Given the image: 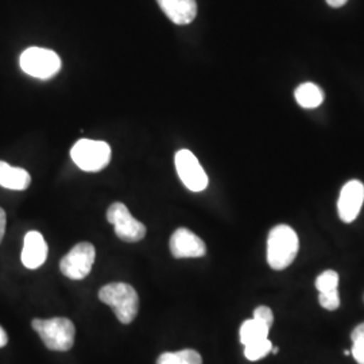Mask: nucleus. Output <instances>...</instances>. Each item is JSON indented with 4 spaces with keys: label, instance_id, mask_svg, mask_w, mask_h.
<instances>
[{
    "label": "nucleus",
    "instance_id": "412c9836",
    "mask_svg": "<svg viewBox=\"0 0 364 364\" xmlns=\"http://www.w3.org/2000/svg\"><path fill=\"white\" fill-rule=\"evenodd\" d=\"M352 356L358 362V364H364V341L363 340H355L352 341Z\"/></svg>",
    "mask_w": 364,
    "mask_h": 364
},
{
    "label": "nucleus",
    "instance_id": "f03ea898",
    "mask_svg": "<svg viewBox=\"0 0 364 364\" xmlns=\"http://www.w3.org/2000/svg\"><path fill=\"white\" fill-rule=\"evenodd\" d=\"M99 299L109 305L122 324H130L139 311V297L134 287L124 282L108 284L100 289Z\"/></svg>",
    "mask_w": 364,
    "mask_h": 364
},
{
    "label": "nucleus",
    "instance_id": "2eb2a0df",
    "mask_svg": "<svg viewBox=\"0 0 364 364\" xmlns=\"http://www.w3.org/2000/svg\"><path fill=\"white\" fill-rule=\"evenodd\" d=\"M269 333L270 328L252 317L251 320H246L240 326V341L243 346H247L254 341L269 338Z\"/></svg>",
    "mask_w": 364,
    "mask_h": 364
},
{
    "label": "nucleus",
    "instance_id": "9d476101",
    "mask_svg": "<svg viewBox=\"0 0 364 364\" xmlns=\"http://www.w3.org/2000/svg\"><path fill=\"white\" fill-rule=\"evenodd\" d=\"M364 203L363 182L348 181L340 192L338 201V218L344 223H352L360 213Z\"/></svg>",
    "mask_w": 364,
    "mask_h": 364
},
{
    "label": "nucleus",
    "instance_id": "ddd939ff",
    "mask_svg": "<svg viewBox=\"0 0 364 364\" xmlns=\"http://www.w3.org/2000/svg\"><path fill=\"white\" fill-rule=\"evenodd\" d=\"M31 177L22 168H14L7 162L0 161V186L11 191H25L30 186Z\"/></svg>",
    "mask_w": 364,
    "mask_h": 364
},
{
    "label": "nucleus",
    "instance_id": "bb28decb",
    "mask_svg": "<svg viewBox=\"0 0 364 364\" xmlns=\"http://www.w3.org/2000/svg\"><path fill=\"white\" fill-rule=\"evenodd\" d=\"M344 355H346V356H350V355H351V351H348V350H347V351L344 352Z\"/></svg>",
    "mask_w": 364,
    "mask_h": 364
},
{
    "label": "nucleus",
    "instance_id": "4468645a",
    "mask_svg": "<svg viewBox=\"0 0 364 364\" xmlns=\"http://www.w3.org/2000/svg\"><path fill=\"white\" fill-rule=\"evenodd\" d=\"M296 100L302 108H317L324 102V92L313 82H304L294 92Z\"/></svg>",
    "mask_w": 364,
    "mask_h": 364
},
{
    "label": "nucleus",
    "instance_id": "b1692460",
    "mask_svg": "<svg viewBox=\"0 0 364 364\" xmlns=\"http://www.w3.org/2000/svg\"><path fill=\"white\" fill-rule=\"evenodd\" d=\"M348 0H326V3L333 7V9H338V7H343Z\"/></svg>",
    "mask_w": 364,
    "mask_h": 364
},
{
    "label": "nucleus",
    "instance_id": "7ed1b4c3",
    "mask_svg": "<svg viewBox=\"0 0 364 364\" xmlns=\"http://www.w3.org/2000/svg\"><path fill=\"white\" fill-rule=\"evenodd\" d=\"M33 329L42 338L46 348L52 351H69L75 344L76 328L75 324L65 317H54L49 320L34 318Z\"/></svg>",
    "mask_w": 364,
    "mask_h": 364
},
{
    "label": "nucleus",
    "instance_id": "a878e982",
    "mask_svg": "<svg viewBox=\"0 0 364 364\" xmlns=\"http://www.w3.org/2000/svg\"><path fill=\"white\" fill-rule=\"evenodd\" d=\"M272 352H273L274 355H277V353H278V352H279V348H277V347H275V348H272Z\"/></svg>",
    "mask_w": 364,
    "mask_h": 364
},
{
    "label": "nucleus",
    "instance_id": "393cba45",
    "mask_svg": "<svg viewBox=\"0 0 364 364\" xmlns=\"http://www.w3.org/2000/svg\"><path fill=\"white\" fill-rule=\"evenodd\" d=\"M7 341H9L7 333H6V331L0 326V348H1V347H6V346H7Z\"/></svg>",
    "mask_w": 364,
    "mask_h": 364
},
{
    "label": "nucleus",
    "instance_id": "20e7f679",
    "mask_svg": "<svg viewBox=\"0 0 364 364\" xmlns=\"http://www.w3.org/2000/svg\"><path fill=\"white\" fill-rule=\"evenodd\" d=\"M19 65L28 76L48 80L60 72L63 63L60 55L50 49L33 46L21 54Z\"/></svg>",
    "mask_w": 364,
    "mask_h": 364
},
{
    "label": "nucleus",
    "instance_id": "5701e85b",
    "mask_svg": "<svg viewBox=\"0 0 364 364\" xmlns=\"http://www.w3.org/2000/svg\"><path fill=\"white\" fill-rule=\"evenodd\" d=\"M6 223H7L6 212H4V209L0 208V243L3 240L4 232H6Z\"/></svg>",
    "mask_w": 364,
    "mask_h": 364
},
{
    "label": "nucleus",
    "instance_id": "6e6552de",
    "mask_svg": "<svg viewBox=\"0 0 364 364\" xmlns=\"http://www.w3.org/2000/svg\"><path fill=\"white\" fill-rule=\"evenodd\" d=\"M176 169L182 183L192 192H203L208 186V176L191 150L176 153Z\"/></svg>",
    "mask_w": 364,
    "mask_h": 364
},
{
    "label": "nucleus",
    "instance_id": "1a4fd4ad",
    "mask_svg": "<svg viewBox=\"0 0 364 364\" xmlns=\"http://www.w3.org/2000/svg\"><path fill=\"white\" fill-rule=\"evenodd\" d=\"M170 252L174 258H201L207 252L203 239L188 228H178L170 237Z\"/></svg>",
    "mask_w": 364,
    "mask_h": 364
},
{
    "label": "nucleus",
    "instance_id": "aec40b11",
    "mask_svg": "<svg viewBox=\"0 0 364 364\" xmlns=\"http://www.w3.org/2000/svg\"><path fill=\"white\" fill-rule=\"evenodd\" d=\"M254 318L258 320L260 323H263L264 326L272 328L274 323V314L272 312V309L269 306H258L255 311H254Z\"/></svg>",
    "mask_w": 364,
    "mask_h": 364
},
{
    "label": "nucleus",
    "instance_id": "f257e3e1",
    "mask_svg": "<svg viewBox=\"0 0 364 364\" xmlns=\"http://www.w3.org/2000/svg\"><path fill=\"white\" fill-rule=\"evenodd\" d=\"M299 240L296 231L287 224L274 227L267 239V262L273 270H285L299 254Z\"/></svg>",
    "mask_w": 364,
    "mask_h": 364
},
{
    "label": "nucleus",
    "instance_id": "39448f33",
    "mask_svg": "<svg viewBox=\"0 0 364 364\" xmlns=\"http://www.w3.org/2000/svg\"><path fill=\"white\" fill-rule=\"evenodd\" d=\"M70 156L84 171H100L111 161V147L103 141L80 139L70 150Z\"/></svg>",
    "mask_w": 364,
    "mask_h": 364
},
{
    "label": "nucleus",
    "instance_id": "6ab92c4d",
    "mask_svg": "<svg viewBox=\"0 0 364 364\" xmlns=\"http://www.w3.org/2000/svg\"><path fill=\"white\" fill-rule=\"evenodd\" d=\"M318 304L326 311H336L340 306V296L338 291L332 293H320Z\"/></svg>",
    "mask_w": 364,
    "mask_h": 364
},
{
    "label": "nucleus",
    "instance_id": "0eeeda50",
    "mask_svg": "<svg viewBox=\"0 0 364 364\" xmlns=\"http://www.w3.org/2000/svg\"><path fill=\"white\" fill-rule=\"evenodd\" d=\"M107 220L114 225L119 239L127 243H135L146 236V227L132 218L129 208L123 203H114L107 210Z\"/></svg>",
    "mask_w": 364,
    "mask_h": 364
},
{
    "label": "nucleus",
    "instance_id": "423d86ee",
    "mask_svg": "<svg viewBox=\"0 0 364 364\" xmlns=\"http://www.w3.org/2000/svg\"><path fill=\"white\" fill-rule=\"evenodd\" d=\"M96 258V250L88 242H81L72 248L60 262V270L68 278L80 281L88 277Z\"/></svg>",
    "mask_w": 364,
    "mask_h": 364
},
{
    "label": "nucleus",
    "instance_id": "dca6fc26",
    "mask_svg": "<svg viewBox=\"0 0 364 364\" xmlns=\"http://www.w3.org/2000/svg\"><path fill=\"white\" fill-rule=\"evenodd\" d=\"M156 364H203V358L195 350H182L177 352H164Z\"/></svg>",
    "mask_w": 364,
    "mask_h": 364
},
{
    "label": "nucleus",
    "instance_id": "4be33fe9",
    "mask_svg": "<svg viewBox=\"0 0 364 364\" xmlns=\"http://www.w3.org/2000/svg\"><path fill=\"white\" fill-rule=\"evenodd\" d=\"M351 340L352 341H355V340H363L364 341V323L359 324L352 331Z\"/></svg>",
    "mask_w": 364,
    "mask_h": 364
},
{
    "label": "nucleus",
    "instance_id": "9b49d317",
    "mask_svg": "<svg viewBox=\"0 0 364 364\" xmlns=\"http://www.w3.org/2000/svg\"><path fill=\"white\" fill-rule=\"evenodd\" d=\"M48 258V245L38 231H30L25 236L22 263L30 270L41 267Z\"/></svg>",
    "mask_w": 364,
    "mask_h": 364
},
{
    "label": "nucleus",
    "instance_id": "f8f14e48",
    "mask_svg": "<svg viewBox=\"0 0 364 364\" xmlns=\"http://www.w3.org/2000/svg\"><path fill=\"white\" fill-rule=\"evenodd\" d=\"M161 10L176 25H189L197 15L196 0H156Z\"/></svg>",
    "mask_w": 364,
    "mask_h": 364
},
{
    "label": "nucleus",
    "instance_id": "f3484780",
    "mask_svg": "<svg viewBox=\"0 0 364 364\" xmlns=\"http://www.w3.org/2000/svg\"><path fill=\"white\" fill-rule=\"evenodd\" d=\"M273 348V343L267 338L254 341L251 344L245 346V356L251 362H257L263 358H266Z\"/></svg>",
    "mask_w": 364,
    "mask_h": 364
},
{
    "label": "nucleus",
    "instance_id": "a211bd4d",
    "mask_svg": "<svg viewBox=\"0 0 364 364\" xmlns=\"http://www.w3.org/2000/svg\"><path fill=\"white\" fill-rule=\"evenodd\" d=\"M314 285L318 293L338 291V274L335 270H326L317 277Z\"/></svg>",
    "mask_w": 364,
    "mask_h": 364
}]
</instances>
